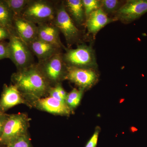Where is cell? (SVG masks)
<instances>
[{
	"label": "cell",
	"mask_w": 147,
	"mask_h": 147,
	"mask_svg": "<svg viewBox=\"0 0 147 147\" xmlns=\"http://www.w3.org/2000/svg\"><path fill=\"white\" fill-rule=\"evenodd\" d=\"M11 79L28 102L30 108L36 100L48 96L52 87L37 63L12 74Z\"/></svg>",
	"instance_id": "6da1fadb"
},
{
	"label": "cell",
	"mask_w": 147,
	"mask_h": 147,
	"mask_svg": "<svg viewBox=\"0 0 147 147\" xmlns=\"http://www.w3.org/2000/svg\"><path fill=\"white\" fill-rule=\"evenodd\" d=\"M58 2L47 0H30L21 16L36 25L53 22Z\"/></svg>",
	"instance_id": "7a4b0ae2"
},
{
	"label": "cell",
	"mask_w": 147,
	"mask_h": 147,
	"mask_svg": "<svg viewBox=\"0 0 147 147\" xmlns=\"http://www.w3.org/2000/svg\"><path fill=\"white\" fill-rule=\"evenodd\" d=\"M9 59L20 71L26 68L35 63L34 55L28 45L21 40L13 30L9 39Z\"/></svg>",
	"instance_id": "3957f363"
},
{
	"label": "cell",
	"mask_w": 147,
	"mask_h": 147,
	"mask_svg": "<svg viewBox=\"0 0 147 147\" xmlns=\"http://www.w3.org/2000/svg\"><path fill=\"white\" fill-rule=\"evenodd\" d=\"M30 121V119L26 113L9 115L0 138V144L7 146L19 137L28 134Z\"/></svg>",
	"instance_id": "277c9868"
},
{
	"label": "cell",
	"mask_w": 147,
	"mask_h": 147,
	"mask_svg": "<svg viewBox=\"0 0 147 147\" xmlns=\"http://www.w3.org/2000/svg\"><path fill=\"white\" fill-rule=\"evenodd\" d=\"M40 71L53 87L65 80L67 65L62 53L52 56L49 59L37 63Z\"/></svg>",
	"instance_id": "5b68a950"
},
{
	"label": "cell",
	"mask_w": 147,
	"mask_h": 147,
	"mask_svg": "<svg viewBox=\"0 0 147 147\" xmlns=\"http://www.w3.org/2000/svg\"><path fill=\"white\" fill-rule=\"evenodd\" d=\"M53 23L63 34L69 46L79 42L80 31L66 11L63 1L57 3Z\"/></svg>",
	"instance_id": "8992f818"
},
{
	"label": "cell",
	"mask_w": 147,
	"mask_h": 147,
	"mask_svg": "<svg viewBox=\"0 0 147 147\" xmlns=\"http://www.w3.org/2000/svg\"><path fill=\"white\" fill-rule=\"evenodd\" d=\"M65 50L63 55L67 66L91 68L96 65L93 50L86 44H80L75 49L66 48Z\"/></svg>",
	"instance_id": "52a82bcc"
},
{
	"label": "cell",
	"mask_w": 147,
	"mask_h": 147,
	"mask_svg": "<svg viewBox=\"0 0 147 147\" xmlns=\"http://www.w3.org/2000/svg\"><path fill=\"white\" fill-rule=\"evenodd\" d=\"M147 12V0L127 1L116 12L118 20L128 24L138 19Z\"/></svg>",
	"instance_id": "ba28073f"
},
{
	"label": "cell",
	"mask_w": 147,
	"mask_h": 147,
	"mask_svg": "<svg viewBox=\"0 0 147 147\" xmlns=\"http://www.w3.org/2000/svg\"><path fill=\"white\" fill-rule=\"evenodd\" d=\"M97 74L91 68H79L67 66L65 80L74 83L79 88L91 87L97 80Z\"/></svg>",
	"instance_id": "9c48e42d"
},
{
	"label": "cell",
	"mask_w": 147,
	"mask_h": 147,
	"mask_svg": "<svg viewBox=\"0 0 147 147\" xmlns=\"http://www.w3.org/2000/svg\"><path fill=\"white\" fill-rule=\"evenodd\" d=\"M21 104L28 106V102L15 85L5 84L0 98V112L5 113L10 108Z\"/></svg>",
	"instance_id": "30bf717a"
},
{
	"label": "cell",
	"mask_w": 147,
	"mask_h": 147,
	"mask_svg": "<svg viewBox=\"0 0 147 147\" xmlns=\"http://www.w3.org/2000/svg\"><path fill=\"white\" fill-rule=\"evenodd\" d=\"M31 107L58 115L68 116L71 112L65 102L50 96L36 100L32 103Z\"/></svg>",
	"instance_id": "8fae6325"
},
{
	"label": "cell",
	"mask_w": 147,
	"mask_h": 147,
	"mask_svg": "<svg viewBox=\"0 0 147 147\" xmlns=\"http://www.w3.org/2000/svg\"><path fill=\"white\" fill-rule=\"evenodd\" d=\"M13 31L28 45L37 37V25L21 16H15L13 22Z\"/></svg>",
	"instance_id": "7c38bea8"
},
{
	"label": "cell",
	"mask_w": 147,
	"mask_h": 147,
	"mask_svg": "<svg viewBox=\"0 0 147 147\" xmlns=\"http://www.w3.org/2000/svg\"><path fill=\"white\" fill-rule=\"evenodd\" d=\"M37 26V38L65 50L66 48L61 42L60 32L53 22L38 24Z\"/></svg>",
	"instance_id": "4fadbf2b"
},
{
	"label": "cell",
	"mask_w": 147,
	"mask_h": 147,
	"mask_svg": "<svg viewBox=\"0 0 147 147\" xmlns=\"http://www.w3.org/2000/svg\"><path fill=\"white\" fill-rule=\"evenodd\" d=\"M28 45L34 55L38 59V62L45 60L56 54L62 53V50L55 45L40 40L37 37Z\"/></svg>",
	"instance_id": "5bb4252c"
},
{
	"label": "cell",
	"mask_w": 147,
	"mask_h": 147,
	"mask_svg": "<svg viewBox=\"0 0 147 147\" xmlns=\"http://www.w3.org/2000/svg\"><path fill=\"white\" fill-rule=\"evenodd\" d=\"M114 21L100 8L90 14L86 19V24L89 33L94 36L101 29Z\"/></svg>",
	"instance_id": "9a60e30c"
},
{
	"label": "cell",
	"mask_w": 147,
	"mask_h": 147,
	"mask_svg": "<svg viewBox=\"0 0 147 147\" xmlns=\"http://www.w3.org/2000/svg\"><path fill=\"white\" fill-rule=\"evenodd\" d=\"M63 2L66 11L75 25H83L86 18L82 0H67Z\"/></svg>",
	"instance_id": "2e32d148"
},
{
	"label": "cell",
	"mask_w": 147,
	"mask_h": 147,
	"mask_svg": "<svg viewBox=\"0 0 147 147\" xmlns=\"http://www.w3.org/2000/svg\"><path fill=\"white\" fill-rule=\"evenodd\" d=\"M13 18V13L4 0H0V26L12 31Z\"/></svg>",
	"instance_id": "e0dca14e"
},
{
	"label": "cell",
	"mask_w": 147,
	"mask_h": 147,
	"mask_svg": "<svg viewBox=\"0 0 147 147\" xmlns=\"http://www.w3.org/2000/svg\"><path fill=\"white\" fill-rule=\"evenodd\" d=\"M84 90V89H77L74 88L67 93L65 103L71 111L79 105L82 100Z\"/></svg>",
	"instance_id": "ac0fdd59"
},
{
	"label": "cell",
	"mask_w": 147,
	"mask_h": 147,
	"mask_svg": "<svg viewBox=\"0 0 147 147\" xmlns=\"http://www.w3.org/2000/svg\"><path fill=\"white\" fill-rule=\"evenodd\" d=\"M14 17L21 16L30 0H4Z\"/></svg>",
	"instance_id": "d6986e66"
},
{
	"label": "cell",
	"mask_w": 147,
	"mask_h": 147,
	"mask_svg": "<svg viewBox=\"0 0 147 147\" xmlns=\"http://www.w3.org/2000/svg\"><path fill=\"white\" fill-rule=\"evenodd\" d=\"M120 3V1L117 0H102L100 1V8L107 14L117 12L121 6Z\"/></svg>",
	"instance_id": "ffe728a7"
},
{
	"label": "cell",
	"mask_w": 147,
	"mask_h": 147,
	"mask_svg": "<svg viewBox=\"0 0 147 147\" xmlns=\"http://www.w3.org/2000/svg\"><path fill=\"white\" fill-rule=\"evenodd\" d=\"M82 1L86 19L92 12L100 8V1H98V0H82Z\"/></svg>",
	"instance_id": "44dd1931"
},
{
	"label": "cell",
	"mask_w": 147,
	"mask_h": 147,
	"mask_svg": "<svg viewBox=\"0 0 147 147\" xmlns=\"http://www.w3.org/2000/svg\"><path fill=\"white\" fill-rule=\"evenodd\" d=\"M6 146L7 147H33L28 133L19 137Z\"/></svg>",
	"instance_id": "7402d4cb"
},
{
	"label": "cell",
	"mask_w": 147,
	"mask_h": 147,
	"mask_svg": "<svg viewBox=\"0 0 147 147\" xmlns=\"http://www.w3.org/2000/svg\"><path fill=\"white\" fill-rule=\"evenodd\" d=\"M5 59H9L8 42L0 41V60Z\"/></svg>",
	"instance_id": "603a6c76"
},
{
	"label": "cell",
	"mask_w": 147,
	"mask_h": 147,
	"mask_svg": "<svg viewBox=\"0 0 147 147\" xmlns=\"http://www.w3.org/2000/svg\"><path fill=\"white\" fill-rule=\"evenodd\" d=\"M99 132L100 129L99 127H97L92 137L89 139L88 142H87L85 147H96Z\"/></svg>",
	"instance_id": "cb8c5ba5"
},
{
	"label": "cell",
	"mask_w": 147,
	"mask_h": 147,
	"mask_svg": "<svg viewBox=\"0 0 147 147\" xmlns=\"http://www.w3.org/2000/svg\"><path fill=\"white\" fill-rule=\"evenodd\" d=\"M11 32L0 26V41H5L6 40L9 39Z\"/></svg>",
	"instance_id": "d4e9b609"
},
{
	"label": "cell",
	"mask_w": 147,
	"mask_h": 147,
	"mask_svg": "<svg viewBox=\"0 0 147 147\" xmlns=\"http://www.w3.org/2000/svg\"><path fill=\"white\" fill-rule=\"evenodd\" d=\"M9 115L5 113L0 114V138L2 135L6 122L8 119Z\"/></svg>",
	"instance_id": "484cf974"
},
{
	"label": "cell",
	"mask_w": 147,
	"mask_h": 147,
	"mask_svg": "<svg viewBox=\"0 0 147 147\" xmlns=\"http://www.w3.org/2000/svg\"><path fill=\"white\" fill-rule=\"evenodd\" d=\"M0 147H7L5 145H4L3 144H0Z\"/></svg>",
	"instance_id": "4316f807"
},
{
	"label": "cell",
	"mask_w": 147,
	"mask_h": 147,
	"mask_svg": "<svg viewBox=\"0 0 147 147\" xmlns=\"http://www.w3.org/2000/svg\"><path fill=\"white\" fill-rule=\"evenodd\" d=\"M1 113H1V112H0V114H1Z\"/></svg>",
	"instance_id": "83f0119b"
}]
</instances>
